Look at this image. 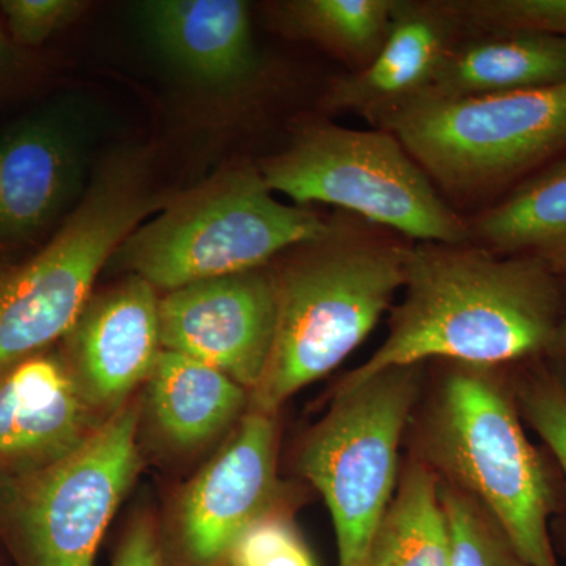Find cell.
Here are the masks:
<instances>
[{
    "instance_id": "cell-1",
    "label": "cell",
    "mask_w": 566,
    "mask_h": 566,
    "mask_svg": "<svg viewBox=\"0 0 566 566\" xmlns=\"http://www.w3.org/2000/svg\"><path fill=\"white\" fill-rule=\"evenodd\" d=\"M405 300L389 334L337 392L394 367L447 359L491 368L551 352L565 300L557 274L531 256L475 243H412Z\"/></svg>"
},
{
    "instance_id": "cell-2",
    "label": "cell",
    "mask_w": 566,
    "mask_h": 566,
    "mask_svg": "<svg viewBox=\"0 0 566 566\" xmlns=\"http://www.w3.org/2000/svg\"><path fill=\"white\" fill-rule=\"evenodd\" d=\"M412 241L342 211L323 237L294 245L275 271L273 349L251 411L273 416L331 374L375 329L403 289Z\"/></svg>"
},
{
    "instance_id": "cell-3",
    "label": "cell",
    "mask_w": 566,
    "mask_h": 566,
    "mask_svg": "<svg viewBox=\"0 0 566 566\" xmlns=\"http://www.w3.org/2000/svg\"><path fill=\"white\" fill-rule=\"evenodd\" d=\"M486 370L458 365L447 376L428 424L431 463L475 502L528 566H558L549 531L556 512L549 472L520 411Z\"/></svg>"
},
{
    "instance_id": "cell-4",
    "label": "cell",
    "mask_w": 566,
    "mask_h": 566,
    "mask_svg": "<svg viewBox=\"0 0 566 566\" xmlns=\"http://www.w3.org/2000/svg\"><path fill=\"white\" fill-rule=\"evenodd\" d=\"M259 169L227 170L175 196L134 230L112 259L155 286L174 290L268 266L294 245L323 237L331 219L275 199Z\"/></svg>"
},
{
    "instance_id": "cell-5",
    "label": "cell",
    "mask_w": 566,
    "mask_h": 566,
    "mask_svg": "<svg viewBox=\"0 0 566 566\" xmlns=\"http://www.w3.org/2000/svg\"><path fill=\"white\" fill-rule=\"evenodd\" d=\"M259 170L271 191L300 207L333 205L412 243L472 241L468 219L386 129L305 123Z\"/></svg>"
},
{
    "instance_id": "cell-6",
    "label": "cell",
    "mask_w": 566,
    "mask_h": 566,
    "mask_svg": "<svg viewBox=\"0 0 566 566\" xmlns=\"http://www.w3.org/2000/svg\"><path fill=\"white\" fill-rule=\"evenodd\" d=\"M439 192L474 200L515 188L566 153V85L427 98L387 118Z\"/></svg>"
},
{
    "instance_id": "cell-7",
    "label": "cell",
    "mask_w": 566,
    "mask_h": 566,
    "mask_svg": "<svg viewBox=\"0 0 566 566\" xmlns=\"http://www.w3.org/2000/svg\"><path fill=\"white\" fill-rule=\"evenodd\" d=\"M170 200L150 192L137 159L111 164L51 243L0 274V370L65 337L118 245Z\"/></svg>"
},
{
    "instance_id": "cell-8",
    "label": "cell",
    "mask_w": 566,
    "mask_h": 566,
    "mask_svg": "<svg viewBox=\"0 0 566 566\" xmlns=\"http://www.w3.org/2000/svg\"><path fill=\"white\" fill-rule=\"evenodd\" d=\"M422 365L394 367L337 392L301 450V475L333 517L338 566H367L398 485V447L419 397Z\"/></svg>"
},
{
    "instance_id": "cell-9",
    "label": "cell",
    "mask_w": 566,
    "mask_h": 566,
    "mask_svg": "<svg viewBox=\"0 0 566 566\" xmlns=\"http://www.w3.org/2000/svg\"><path fill=\"white\" fill-rule=\"evenodd\" d=\"M136 434V408L123 406L70 455L17 480L10 513L29 566H93L139 469Z\"/></svg>"
},
{
    "instance_id": "cell-10",
    "label": "cell",
    "mask_w": 566,
    "mask_h": 566,
    "mask_svg": "<svg viewBox=\"0 0 566 566\" xmlns=\"http://www.w3.org/2000/svg\"><path fill=\"white\" fill-rule=\"evenodd\" d=\"M277 301L273 271H244L189 283L159 300L163 349L230 376L249 394L273 349Z\"/></svg>"
},
{
    "instance_id": "cell-11",
    "label": "cell",
    "mask_w": 566,
    "mask_h": 566,
    "mask_svg": "<svg viewBox=\"0 0 566 566\" xmlns=\"http://www.w3.org/2000/svg\"><path fill=\"white\" fill-rule=\"evenodd\" d=\"M275 490L273 416L249 411L211 463L186 490L180 542L193 566H218L253 521L268 513Z\"/></svg>"
},
{
    "instance_id": "cell-12",
    "label": "cell",
    "mask_w": 566,
    "mask_h": 566,
    "mask_svg": "<svg viewBox=\"0 0 566 566\" xmlns=\"http://www.w3.org/2000/svg\"><path fill=\"white\" fill-rule=\"evenodd\" d=\"M463 25L450 0H395L381 50L364 69L334 77L323 93L327 114H356L374 128L424 98Z\"/></svg>"
},
{
    "instance_id": "cell-13",
    "label": "cell",
    "mask_w": 566,
    "mask_h": 566,
    "mask_svg": "<svg viewBox=\"0 0 566 566\" xmlns=\"http://www.w3.org/2000/svg\"><path fill=\"white\" fill-rule=\"evenodd\" d=\"M65 338L63 360L85 400L96 412L114 415L163 352L155 286L132 274L92 296Z\"/></svg>"
},
{
    "instance_id": "cell-14",
    "label": "cell",
    "mask_w": 566,
    "mask_h": 566,
    "mask_svg": "<svg viewBox=\"0 0 566 566\" xmlns=\"http://www.w3.org/2000/svg\"><path fill=\"white\" fill-rule=\"evenodd\" d=\"M63 357L31 356L0 370V465L29 474L70 455L104 422Z\"/></svg>"
},
{
    "instance_id": "cell-15",
    "label": "cell",
    "mask_w": 566,
    "mask_h": 566,
    "mask_svg": "<svg viewBox=\"0 0 566 566\" xmlns=\"http://www.w3.org/2000/svg\"><path fill=\"white\" fill-rule=\"evenodd\" d=\"M142 11L153 43L191 80L214 88H237L259 73L248 3L156 0Z\"/></svg>"
},
{
    "instance_id": "cell-16",
    "label": "cell",
    "mask_w": 566,
    "mask_h": 566,
    "mask_svg": "<svg viewBox=\"0 0 566 566\" xmlns=\"http://www.w3.org/2000/svg\"><path fill=\"white\" fill-rule=\"evenodd\" d=\"M80 159L62 123L33 118L0 137V241L54 221L80 186Z\"/></svg>"
},
{
    "instance_id": "cell-17",
    "label": "cell",
    "mask_w": 566,
    "mask_h": 566,
    "mask_svg": "<svg viewBox=\"0 0 566 566\" xmlns=\"http://www.w3.org/2000/svg\"><path fill=\"white\" fill-rule=\"evenodd\" d=\"M560 85H566V36L536 31L488 32L458 41L427 96L464 98Z\"/></svg>"
},
{
    "instance_id": "cell-18",
    "label": "cell",
    "mask_w": 566,
    "mask_h": 566,
    "mask_svg": "<svg viewBox=\"0 0 566 566\" xmlns=\"http://www.w3.org/2000/svg\"><path fill=\"white\" fill-rule=\"evenodd\" d=\"M472 243L501 255L531 256L554 273L566 271V153L517 182L475 216Z\"/></svg>"
},
{
    "instance_id": "cell-19",
    "label": "cell",
    "mask_w": 566,
    "mask_h": 566,
    "mask_svg": "<svg viewBox=\"0 0 566 566\" xmlns=\"http://www.w3.org/2000/svg\"><path fill=\"white\" fill-rule=\"evenodd\" d=\"M147 381L156 423L180 447L202 446L221 434L251 398L218 368L167 349L159 353Z\"/></svg>"
},
{
    "instance_id": "cell-20",
    "label": "cell",
    "mask_w": 566,
    "mask_h": 566,
    "mask_svg": "<svg viewBox=\"0 0 566 566\" xmlns=\"http://www.w3.org/2000/svg\"><path fill=\"white\" fill-rule=\"evenodd\" d=\"M367 566H452V536L441 482L430 465L412 461L376 527Z\"/></svg>"
},
{
    "instance_id": "cell-21",
    "label": "cell",
    "mask_w": 566,
    "mask_h": 566,
    "mask_svg": "<svg viewBox=\"0 0 566 566\" xmlns=\"http://www.w3.org/2000/svg\"><path fill=\"white\" fill-rule=\"evenodd\" d=\"M395 0H297L281 6L283 28L352 66L368 65L389 32Z\"/></svg>"
},
{
    "instance_id": "cell-22",
    "label": "cell",
    "mask_w": 566,
    "mask_h": 566,
    "mask_svg": "<svg viewBox=\"0 0 566 566\" xmlns=\"http://www.w3.org/2000/svg\"><path fill=\"white\" fill-rule=\"evenodd\" d=\"M452 536V566H528L472 499L441 486Z\"/></svg>"
},
{
    "instance_id": "cell-23",
    "label": "cell",
    "mask_w": 566,
    "mask_h": 566,
    "mask_svg": "<svg viewBox=\"0 0 566 566\" xmlns=\"http://www.w3.org/2000/svg\"><path fill=\"white\" fill-rule=\"evenodd\" d=\"M464 35L536 31L566 36V0H450Z\"/></svg>"
},
{
    "instance_id": "cell-24",
    "label": "cell",
    "mask_w": 566,
    "mask_h": 566,
    "mask_svg": "<svg viewBox=\"0 0 566 566\" xmlns=\"http://www.w3.org/2000/svg\"><path fill=\"white\" fill-rule=\"evenodd\" d=\"M229 566H318L303 536L285 517L266 513L234 542Z\"/></svg>"
},
{
    "instance_id": "cell-25",
    "label": "cell",
    "mask_w": 566,
    "mask_h": 566,
    "mask_svg": "<svg viewBox=\"0 0 566 566\" xmlns=\"http://www.w3.org/2000/svg\"><path fill=\"white\" fill-rule=\"evenodd\" d=\"M520 415L554 457L566 485V385L554 375H536L520 392Z\"/></svg>"
},
{
    "instance_id": "cell-26",
    "label": "cell",
    "mask_w": 566,
    "mask_h": 566,
    "mask_svg": "<svg viewBox=\"0 0 566 566\" xmlns=\"http://www.w3.org/2000/svg\"><path fill=\"white\" fill-rule=\"evenodd\" d=\"M0 9L18 43L39 46L76 20L85 3L76 0H3Z\"/></svg>"
},
{
    "instance_id": "cell-27",
    "label": "cell",
    "mask_w": 566,
    "mask_h": 566,
    "mask_svg": "<svg viewBox=\"0 0 566 566\" xmlns=\"http://www.w3.org/2000/svg\"><path fill=\"white\" fill-rule=\"evenodd\" d=\"M114 566H164L161 549L150 521L140 517L118 547Z\"/></svg>"
},
{
    "instance_id": "cell-28",
    "label": "cell",
    "mask_w": 566,
    "mask_h": 566,
    "mask_svg": "<svg viewBox=\"0 0 566 566\" xmlns=\"http://www.w3.org/2000/svg\"><path fill=\"white\" fill-rule=\"evenodd\" d=\"M551 352H556L558 356L564 359V364L566 365V300L564 305V315H562L560 327H558L556 344H554V348Z\"/></svg>"
},
{
    "instance_id": "cell-29",
    "label": "cell",
    "mask_w": 566,
    "mask_h": 566,
    "mask_svg": "<svg viewBox=\"0 0 566 566\" xmlns=\"http://www.w3.org/2000/svg\"><path fill=\"white\" fill-rule=\"evenodd\" d=\"M3 35H2V31H0V59H2V54H3Z\"/></svg>"
}]
</instances>
